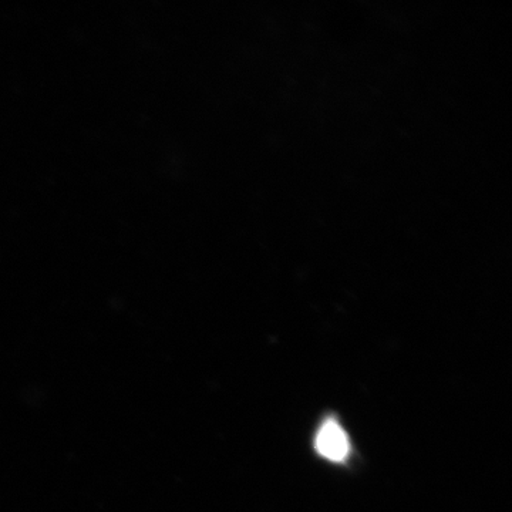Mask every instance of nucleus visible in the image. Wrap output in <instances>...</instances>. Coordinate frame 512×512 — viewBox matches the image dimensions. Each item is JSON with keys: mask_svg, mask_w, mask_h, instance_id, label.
I'll return each mask as SVG.
<instances>
[{"mask_svg": "<svg viewBox=\"0 0 512 512\" xmlns=\"http://www.w3.org/2000/svg\"><path fill=\"white\" fill-rule=\"evenodd\" d=\"M315 444L320 456L335 461V463L346 460L350 453L348 436L342 427L333 420L326 421L320 427Z\"/></svg>", "mask_w": 512, "mask_h": 512, "instance_id": "nucleus-1", "label": "nucleus"}]
</instances>
